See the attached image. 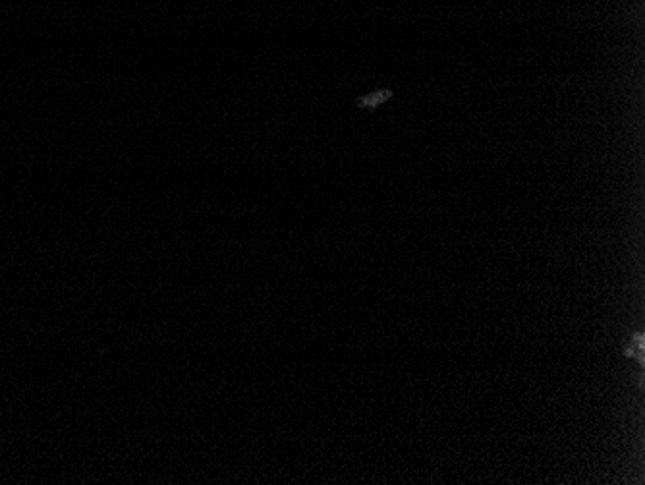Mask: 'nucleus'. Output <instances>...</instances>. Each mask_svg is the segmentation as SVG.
<instances>
[{"label":"nucleus","instance_id":"1","mask_svg":"<svg viewBox=\"0 0 645 485\" xmlns=\"http://www.w3.org/2000/svg\"><path fill=\"white\" fill-rule=\"evenodd\" d=\"M626 356L628 358H636L640 364H644V335L642 333H636L632 337V341H630L628 348H626Z\"/></svg>","mask_w":645,"mask_h":485}]
</instances>
